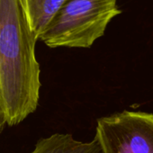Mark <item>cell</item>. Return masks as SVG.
Returning a JSON list of instances; mask_svg holds the SVG:
<instances>
[{"mask_svg":"<svg viewBox=\"0 0 153 153\" xmlns=\"http://www.w3.org/2000/svg\"><path fill=\"white\" fill-rule=\"evenodd\" d=\"M36 42L18 0H0V103L10 126L23 122L39 104Z\"/></svg>","mask_w":153,"mask_h":153,"instance_id":"6da1fadb","label":"cell"},{"mask_svg":"<svg viewBox=\"0 0 153 153\" xmlns=\"http://www.w3.org/2000/svg\"><path fill=\"white\" fill-rule=\"evenodd\" d=\"M101 153H153V114L123 111L97 120Z\"/></svg>","mask_w":153,"mask_h":153,"instance_id":"3957f363","label":"cell"},{"mask_svg":"<svg viewBox=\"0 0 153 153\" xmlns=\"http://www.w3.org/2000/svg\"><path fill=\"white\" fill-rule=\"evenodd\" d=\"M28 25L40 39L67 0H18Z\"/></svg>","mask_w":153,"mask_h":153,"instance_id":"277c9868","label":"cell"},{"mask_svg":"<svg viewBox=\"0 0 153 153\" xmlns=\"http://www.w3.org/2000/svg\"><path fill=\"white\" fill-rule=\"evenodd\" d=\"M6 123H7L6 115H5V113H4L2 105H1V103H0V133L2 132V131H3L4 126H5Z\"/></svg>","mask_w":153,"mask_h":153,"instance_id":"8992f818","label":"cell"},{"mask_svg":"<svg viewBox=\"0 0 153 153\" xmlns=\"http://www.w3.org/2000/svg\"><path fill=\"white\" fill-rule=\"evenodd\" d=\"M119 14L117 0H67L39 40L51 48H89Z\"/></svg>","mask_w":153,"mask_h":153,"instance_id":"7a4b0ae2","label":"cell"},{"mask_svg":"<svg viewBox=\"0 0 153 153\" xmlns=\"http://www.w3.org/2000/svg\"><path fill=\"white\" fill-rule=\"evenodd\" d=\"M30 153H101V149L96 137L83 142L68 133H55L41 139Z\"/></svg>","mask_w":153,"mask_h":153,"instance_id":"5b68a950","label":"cell"}]
</instances>
